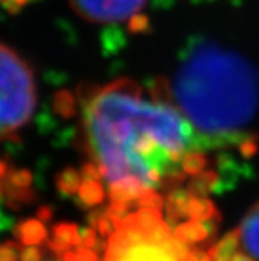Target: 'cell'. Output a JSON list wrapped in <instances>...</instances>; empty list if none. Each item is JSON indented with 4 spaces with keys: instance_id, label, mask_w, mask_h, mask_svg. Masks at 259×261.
Instances as JSON below:
<instances>
[{
    "instance_id": "6da1fadb",
    "label": "cell",
    "mask_w": 259,
    "mask_h": 261,
    "mask_svg": "<svg viewBox=\"0 0 259 261\" xmlns=\"http://www.w3.org/2000/svg\"><path fill=\"white\" fill-rule=\"evenodd\" d=\"M88 152L111 197L153 194L200 168L206 142L172 102L164 82L117 79L89 88L80 100Z\"/></svg>"
},
{
    "instance_id": "7a4b0ae2",
    "label": "cell",
    "mask_w": 259,
    "mask_h": 261,
    "mask_svg": "<svg viewBox=\"0 0 259 261\" xmlns=\"http://www.w3.org/2000/svg\"><path fill=\"white\" fill-rule=\"evenodd\" d=\"M164 86L208 149L236 141L259 108L256 67L216 42L194 45Z\"/></svg>"
},
{
    "instance_id": "3957f363",
    "label": "cell",
    "mask_w": 259,
    "mask_h": 261,
    "mask_svg": "<svg viewBox=\"0 0 259 261\" xmlns=\"http://www.w3.org/2000/svg\"><path fill=\"white\" fill-rule=\"evenodd\" d=\"M102 261H198L155 208H140L119 221Z\"/></svg>"
},
{
    "instance_id": "277c9868",
    "label": "cell",
    "mask_w": 259,
    "mask_h": 261,
    "mask_svg": "<svg viewBox=\"0 0 259 261\" xmlns=\"http://www.w3.org/2000/svg\"><path fill=\"white\" fill-rule=\"evenodd\" d=\"M38 105L33 67L11 45L0 42V142L25 127Z\"/></svg>"
},
{
    "instance_id": "5b68a950",
    "label": "cell",
    "mask_w": 259,
    "mask_h": 261,
    "mask_svg": "<svg viewBox=\"0 0 259 261\" xmlns=\"http://www.w3.org/2000/svg\"><path fill=\"white\" fill-rule=\"evenodd\" d=\"M72 11L96 25H124L144 16L149 0H67Z\"/></svg>"
},
{
    "instance_id": "8992f818",
    "label": "cell",
    "mask_w": 259,
    "mask_h": 261,
    "mask_svg": "<svg viewBox=\"0 0 259 261\" xmlns=\"http://www.w3.org/2000/svg\"><path fill=\"white\" fill-rule=\"evenodd\" d=\"M211 261H259V202L248 210L236 230L217 246Z\"/></svg>"
},
{
    "instance_id": "52a82bcc",
    "label": "cell",
    "mask_w": 259,
    "mask_h": 261,
    "mask_svg": "<svg viewBox=\"0 0 259 261\" xmlns=\"http://www.w3.org/2000/svg\"><path fill=\"white\" fill-rule=\"evenodd\" d=\"M10 261H14L13 259V255H11V259ZM19 261H60V259L55 258V256H52V255L38 252V250H27V252H23V255H22V258Z\"/></svg>"
}]
</instances>
